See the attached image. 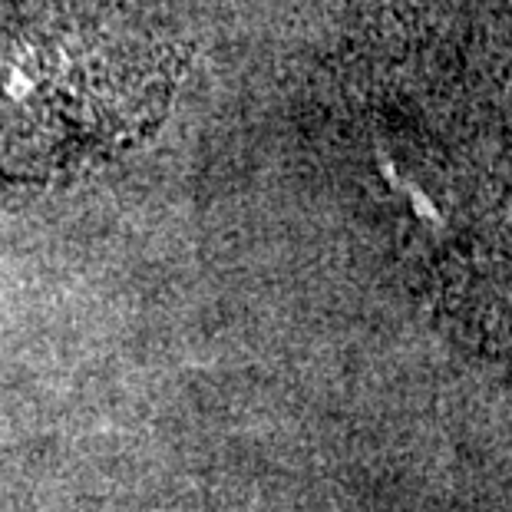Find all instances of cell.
Here are the masks:
<instances>
[{
  "mask_svg": "<svg viewBox=\"0 0 512 512\" xmlns=\"http://www.w3.org/2000/svg\"><path fill=\"white\" fill-rule=\"evenodd\" d=\"M136 73V60L110 34L17 37L0 50V133L27 159L67 143L80 149L133 119V100L146 96Z\"/></svg>",
  "mask_w": 512,
  "mask_h": 512,
  "instance_id": "cell-1",
  "label": "cell"
}]
</instances>
